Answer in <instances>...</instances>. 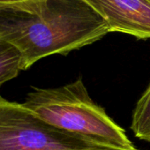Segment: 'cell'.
Wrapping results in <instances>:
<instances>
[{
    "mask_svg": "<svg viewBox=\"0 0 150 150\" xmlns=\"http://www.w3.org/2000/svg\"><path fill=\"white\" fill-rule=\"evenodd\" d=\"M110 33L83 0H45L36 9H0V39L22 54L24 70L38 60L90 45Z\"/></svg>",
    "mask_w": 150,
    "mask_h": 150,
    "instance_id": "6da1fadb",
    "label": "cell"
},
{
    "mask_svg": "<svg viewBox=\"0 0 150 150\" xmlns=\"http://www.w3.org/2000/svg\"><path fill=\"white\" fill-rule=\"evenodd\" d=\"M23 105L60 130L113 148H136L125 130L89 96L81 78L59 88H35Z\"/></svg>",
    "mask_w": 150,
    "mask_h": 150,
    "instance_id": "7a4b0ae2",
    "label": "cell"
},
{
    "mask_svg": "<svg viewBox=\"0 0 150 150\" xmlns=\"http://www.w3.org/2000/svg\"><path fill=\"white\" fill-rule=\"evenodd\" d=\"M94 139L60 130L23 103L0 96V150H106Z\"/></svg>",
    "mask_w": 150,
    "mask_h": 150,
    "instance_id": "3957f363",
    "label": "cell"
},
{
    "mask_svg": "<svg viewBox=\"0 0 150 150\" xmlns=\"http://www.w3.org/2000/svg\"><path fill=\"white\" fill-rule=\"evenodd\" d=\"M106 22L110 33L150 39V0H83Z\"/></svg>",
    "mask_w": 150,
    "mask_h": 150,
    "instance_id": "277c9868",
    "label": "cell"
},
{
    "mask_svg": "<svg viewBox=\"0 0 150 150\" xmlns=\"http://www.w3.org/2000/svg\"><path fill=\"white\" fill-rule=\"evenodd\" d=\"M24 71L21 52L13 44L0 39V87Z\"/></svg>",
    "mask_w": 150,
    "mask_h": 150,
    "instance_id": "5b68a950",
    "label": "cell"
},
{
    "mask_svg": "<svg viewBox=\"0 0 150 150\" xmlns=\"http://www.w3.org/2000/svg\"><path fill=\"white\" fill-rule=\"evenodd\" d=\"M130 128L136 138L150 143V84L135 105Z\"/></svg>",
    "mask_w": 150,
    "mask_h": 150,
    "instance_id": "8992f818",
    "label": "cell"
},
{
    "mask_svg": "<svg viewBox=\"0 0 150 150\" xmlns=\"http://www.w3.org/2000/svg\"><path fill=\"white\" fill-rule=\"evenodd\" d=\"M45 0H0V9L31 11L38 8Z\"/></svg>",
    "mask_w": 150,
    "mask_h": 150,
    "instance_id": "52a82bcc",
    "label": "cell"
},
{
    "mask_svg": "<svg viewBox=\"0 0 150 150\" xmlns=\"http://www.w3.org/2000/svg\"><path fill=\"white\" fill-rule=\"evenodd\" d=\"M106 150H122V149H117V148H110V149H106Z\"/></svg>",
    "mask_w": 150,
    "mask_h": 150,
    "instance_id": "ba28073f",
    "label": "cell"
},
{
    "mask_svg": "<svg viewBox=\"0 0 150 150\" xmlns=\"http://www.w3.org/2000/svg\"><path fill=\"white\" fill-rule=\"evenodd\" d=\"M133 150H139V149H137V148H135V149H133Z\"/></svg>",
    "mask_w": 150,
    "mask_h": 150,
    "instance_id": "9c48e42d",
    "label": "cell"
}]
</instances>
